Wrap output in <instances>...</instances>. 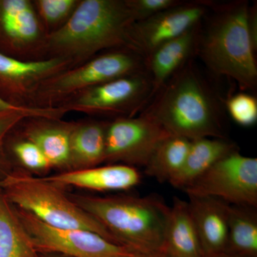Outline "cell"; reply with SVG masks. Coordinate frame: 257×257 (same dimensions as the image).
Here are the masks:
<instances>
[{
  "mask_svg": "<svg viewBox=\"0 0 257 257\" xmlns=\"http://www.w3.org/2000/svg\"><path fill=\"white\" fill-rule=\"evenodd\" d=\"M247 3H236L214 16L203 35L200 53L216 74L234 79L243 89L255 87L257 69L248 26Z\"/></svg>",
  "mask_w": 257,
  "mask_h": 257,
  "instance_id": "obj_5",
  "label": "cell"
},
{
  "mask_svg": "<svg viewBox=\"0 0 257 257\" xmlns=\"http://www.w3.org/2000/svg\"><path fill=\"white\" fill-rule=\"evenodd\" d=\"M170 135L148 115L116 118L106 125L105 162L145 167L158 145Z\"/></svg>",
  "mask_w": 257,
  "mask_h": 257,
  "instance_id": "obj_10",
  "label": "cell"
},
{
  "mask_svg": "<svg viewBox=\"0 0 257 257\" xmlns=\"http://www.w3.org/2000/svg\"><path fill=\"white\" fill-rule=\"evenodd\" d=\"M184 191L188 196L221 199L231 205L257 206V159L231 152Z\"/></svg>",
  "mask_w": 257,
  "mask_h": 257,
  "instance_id": "obj_9",
  "label": "cell"
},
{
  "mask_svg": "<svg viewBox=\"0 0 257 257\" xmlns=\"http://www.w3.org/2000/svg\"><path fill=\"white\" fill-rule=\"evenodd\" d=\"M144 114L172 135L192 140L221 138L214 101L197 74L181 72Z\"/></svg>",
  "mask_w": 257,
  "mask_h": 257,
  "instance_id": "obj_4",
  "label": "cell"
},
{
  "mask_svg": "<svg viewBox=\"0 0 257 257\" xmlns=\"http://www.w3.org/2000/svg\"><path fill=\"white\" fill-rule=\"evenodd\" d=\"M5 149L15 168L26 171L37 177H46L52 170L41 150L32 142L13 128L7 137Z\"/></svg>",
  "mask_w": 257,
  "mask_h": 257,
  "instance_id": "obj_24",
  "label": "cell"
},
{
  "mask_svg": "<svg viewBox=\"0 0 257 257\" xmlns=\"http://www.w3.org/2000/svg\"><path fill=\"white\" fill-rule=\"evenodd\" d=\"M188 206L204 256L224 252L229 204L209 197L189 196Z\"/></svg>",
  "mask_w": 257,
  "mask_h": 257,
  "instance_id": "obj_16",
  "label": "cell"
},
{
  "mask_svg": "<svg viewBox=\"0 0 257 257\" xmlns=\"http://www.w3.org/2000/svg\"><path fill=\"white\" fill-rule=\"evenodd\" d=\"M142 62L141 56L126 49L97 55L42 82L32 96L30 106L57 107L65 99L83 90L143 71Z\"/></svg>",
  "mask_w": 257,
  "mask_h": 257,
  "instance_id": "obj_6",
  "label": "cell"
},
{
  "mask_svg": "<svg viewBox=\"0 0 257 257\" xmlns=\"http://www.w3.org/2000/svg\"><path fill=\"white\" fill-rule=\"evenodd\" d=\"M190 143L182 137H167L152 154L145 167V174L162 183L170 182L183 166Z\"/></svg>",
  "mask_w": 257,
  "mask_h": 257,
  "instance_id": "obj_23",
  "label": "cell"
},
{
  "mask_svg": "<svg viewBox=\"0 0 257 257\" xmlns=\"http://www.w3.org/2000/svg\"><path fill=\"white\" fill-rule=\"evenodd\" d=\"M15 209L38 253H62L72 257H138L143 254L93 231L57 229L26 211Z\"/></svg>",
  "mask_w": 257,
  "mask_h": 257,
  "instance_id": "obj_8",
  "label": "cell"
},
{
  "mask_svg": "<svg viewBox=\"0 0 257 257\" xmlns=\"http://www.w3.org/2000/svg\"><path fill=\"white\" fill-rule=\"evenodd\" d=\"M75 122L62 119L29 117L24 119L16 130L41 150L52 170L63 172L69 170L71 135Z\"/></svg>",
  "mask_w": 257,
  "mask_h": 257,
  "instance_id": "obj_14",
  "label": "cell"
},
{
  "mask_svg": "<svg viewBox=\"0 0 257 257\" xmlns=\"http://www.w3.org/2000/svg\"><path fill=\"white\" fill-rule=\"evenodd\" d=\"M125 2L135 23L185 4L178 0H125Z\"/></svg>",
  "mask_w": 257,
  "mask_h": 257,
  "instance_id": "obj_28",
  "label": "cell"
},
{
  "mask_svg": "<svg viewBox=\"0 0 257 257\" xmlns=\"http://www.w3.org/2000/svg\"><path fill=\"white\" fill-rule=\"evenodd\" d=\"M256 208L228 206V239L224 252L257 257Z\"/></svg>",
  "mask_w": 257,
  "mask_h": 257,
  "instance_id": "obj_21",
  "label": "cell"
},
{
  "mask_svg": "<svg viewBox=\"0 0 257 257\" xmlns=\"http://www.w3.org/2000/svg\"><path fill=\"white\" fill-rule=\"evenodd\" d=\"M226 105L230 116L237 124L250 126L256 122L257 101L253 96L239 93L231 96Z\"/></svg>",
  "mask_w": 257,
  "mask_h": 257,
  "instance_id": "obj_26",
  "label": "cell"
},
{
  "mask_svg": "<svg viewBox=\"0 0 257 257\" xmlns=\"http://www.w3.org/2000/svg\"><path fill=\"white\" fill-rule=\"evenodd\" d=\"M107 122L96 119L76 121L70 139L69 170H84L105 162Z\"/></svg>",
  "mask_w": 257,
  "mask_h": 257,
  "instance_id": "obj_17",
  "label": "cell"
},
{
  "mask_svg": "<svg viewBox=\"0 0 257 257\" xmlns=\"http://www.w3.org/2000/svg\"><path fill=\"white\" fill-rule=\"evenodd\" d=\"M135 23L125 0H80L68 21L47 35L45 59H66L75 67L103 50H128Z\"/></svg>",
  "mask_w": 257,
  "mask_h": 257,
  "instance_id": "obj_1",
  "label": "cell"
},
{
  "mask_svg": "<svg viewBox=\"0 0 257 257\" xmlns=\"http://www.w3.org/2000/svg\"><path fill=\"white\" fill-rule=\"evenodd\" d=\"M69 196L100 222L119 244L142 253L163 251L170 207L160 198Z\"/></svg>",
  "mask_w": 257,
  "mask_h": 257,
  "instance_id": "obj_2",
  "label": "cell"
},
{
  "mask_svg": "<svg viewBox=\"0 0 257 257\" xmlns=\"http://www.w3.org/2000/svg\"><path fill=\"white\" fill-rule=\"evenodd\" d=\"M235 151L236 149L234 144L221 138L192 140L183 166L169 183L175 188L184 190L216 162Z\"/></svg>",
  "mask_w": 257,
  "mask_h": 257,
  "instance_id": "obj_18",
  "label": "cell"
},
{
  "mask_svg": "<svg viewBox=\"0 0 257 257\" xmlns=\"http://www.w3.org/2000/svg\"><path fill=\"white\" fill-rule=\"evenodd\" d=\"M197 37L196 28L153 51L148 58L153 93L162 87L184 63L194 49Z\"/></svg>",
  "mask_w": 257,
  "mask_h": 257,
  "instance_id": "obj_20",
  "label": "cell"
},
{
  "mask_svg": "<svg viewBox=\"0 0 257 257\" xmlns=\"http://www.w3.org/2000/svg\"><path fill=\"white\" fill-rule=\"evenodd\" d=\"M205 12L202 5L186 3L136 22L128 33V50L148 57L157 47L196 28Z\"/></svg>",
  "mask_w": 257,
  "mask_h": 257,
  "instance_id": "obj_12",
  "label": "cell"
},
{
  "mask_svg": "<svg viewBox=\"0 0 257 257\" xmlns=\"http://www.w3.org/2000/svg\"><path fill=\"white\" fill-rule=\"evenodd\" d=\"M138 257H171L165 251H158V252L152 253H143Z\"/></svg>",
  "mask_w": 257,
  "mask_h": 257,
  "instance_id": "obj_30",
  "label": "cell"
},
{
  "mask_svg": "<svg viewBox=\"0 0 257 257\" xmlns=\"http://www.w3.org/2000/svg\"><path fill=\"white\" fill-rule=\"evenodd\" d=\"M40 257H72L57 253H39Z\"/></svg>",
  "mask_w": 257,
  "mask_h": 257,
  "instance_id": "obj_32",
  "label": "cell"
},
{
  "mask_svg": "<svg viewBox=\"0 0 257 257\" xmlns=\"http://www.w3.org/2000/svg\"><path fill=\"white\" fill-rule=\"evenodd\" d=\"M45 177L63 189L72 187L97 192L128 190L141 181L135 167L121 164L67 171Z\"/></svg>",
  "mask_w": 257,
  "mask_h": 257,
  "instance_id": "obj_15",
  "label": "cell"
},
{
  "mask_svg": "<svg viewBox=\"0 0 257 257\" xmlns=\"http://www.w3.org/2000/svg\"><path fill=\"white\" fill-rule=\"evenodd\" d=\"M163 251L171 257H203L188 202L174 199L166 228Z\"/></svg>",
  "mask_w": 257,
  "mask_h": 257,
  "instance_id": "obj_19",
  "label": "cell"
},
{
  "mask_svg": "<svg viewBox=\"0 0 257 257\" xmlns=\"http://www.w3.org/2000/svg\"><path fill=\"white\" fill-rule=\"evenodd\" d=\"M206 257H247L239 256V255L233 254L227 252H221L216 253V254L210 255V256H205Z\"/></svg>",
  "mask_w": 257,
  "mask_h": 257,
  "instance_id": "obj_31",
  "label": "cell"
},
{
  "mask_svg": "<svg viewBox=\"0 0 257 257\" xmlns=\"http://www.w3.org/2000/svg\"><path fill=\"white\" fill-rule=\"evenodd\" d=\"M25 118L28 117L17 111L0 113V182L14 170L5 149L7 137Z\"/></svg>",
  "mask_w": 257,
  "mask_h": 257,
  "instance_id": "obj_27",
  "label": "cell"
},
{
  "mask_svg": "<svg viewBox=\"0 0 257 257\" xmlns=\"http://www.w3.org/2000/svg\"><path fill=\"white\" fill-rule=\"evenodd\" d=\"M203 257H206V256H203Z\"/></svg>",
  "mask_w": 257,
  "mask_h": 257,
  "instance_id": "obj_33",
  "label": "cell"
},
{
  "mask_svg": "<svg viewBox=\"0 0 257 257\" xmlns=\"http://www.w3.org/2000/svg\"><path fill=\"white\" fill-rule=\"evenodd\" d=\"M73 67L66 59L27 61L0 54V97L15 105L30 106L42 82Z\"/></svg>",
  "mask_w": 257,
  "mask_h": 257,
  "instance_id": "obj_13",
  "label": "cell"
},
{
  "mask_svg": "<svg viewBox=\"0 0 257 257\" xmlns=\"http://www.w3.org/2000/svg\"><path fill=\"white\" fill-rule=\"evenodd\" d=\"M0 190L15 207L44 224L57 229L87 230L118 243L100 222L70 199L63 188L45 177L15 168L0 182Z\"/></svg>",
  "mask_w": 257,
  "mask_h": 257,
  "instance_id": "obj_3",
  "label": "cell"
},
{
  "mask_svg": "<svg viewBox=\"0 0 257 257\" xmlns=\"http://www.w3.org/2000/svg\"><path fill=\"white\" fill-rule=\"evenodd\" d=\"M5 111H17L25 114L27 117H45L50 119H62L67 114L61 107L40 108L33 106L15 105L7 102L0 97V113Z\"/></svg>",
  "mask_w": 257,
  "mask_h": 257,
  "instance_id": "obj_29",
  "label": "cell"
},
{
  "mask_svg": "<svg viewBox=\"0 0 257 257\" xmlns=\"http://www.w3.org/2000/svg\"><path fill=\"white\" fill-rule=\"evenodd\" d=\"M47 35L32 0H0V54L45 60Z\"/></svg>",
  "mask_w": 257,
  "mask_h": 257,
  "instance_id": "obj_11",
  "label": "cell"
},
{
  "mask_svg": "<svg viewBox=\"0 0 257 257\" xmlns=\"http://www.w3.org/2000/svg\"><path fill=\"white\" fill-rule=\"evenodd\" d=\"M80 0H32L47 34L56 31L73 15Z\"/></svg>",
  "mask_w": 257,
  "mask_h": 257,
  "instance_id": "obj_25",
  "label": "cell"
},
{
  "mask_svg": "<svg viewBox=\"0 0 257 257\" xmlns=\"http://www.w3.org/2000/svg\"><path fill=\"white\" fill-rule=\"evenodd\" d=\"M0 257H40L19 219L14 206L0 190Z\"/></svg>",
  "mask_w": 257,
  "mask_h": 257,
  "instance_id": "obj_22",
  "label": "cell"
},
{
  "mask_svg": "<svg viewBox=\"0 0 257 257\" xmlns=\"http://www.w3.org/2000/svg\"><path fill=\"white\" fill-rule=\"evenodd\" d=\"M153 93L150 77L143 71L89 88L70 96L57 106L67 112L90 116L131 117Z\"/></svg>",
  "mask_w": 257,
  "mask_h": 257,
  "instance_id": "obj_7",
  "label": "cell"
}]
</instances>
